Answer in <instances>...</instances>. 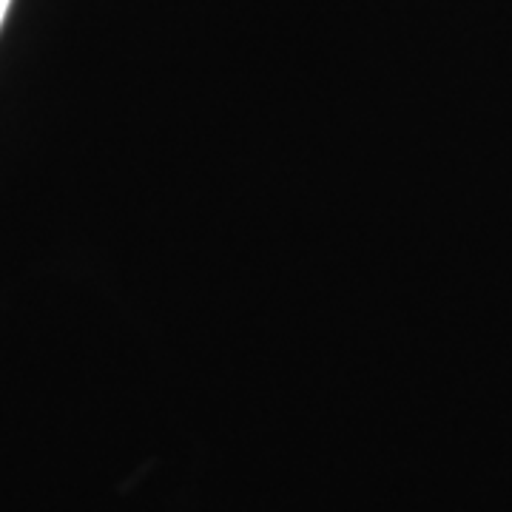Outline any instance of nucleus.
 I'll list each match as a JSON object with an SVG mask.
<instances>
[{"label":"nucleus","mask_w":512,"mask_h":512,"mask_svg":"<svg viewBox=\"0 0 512 512\" xmlns=\"http://www.w3.org/2000/svg\"><path fill=\"white\" fill-rule=\"evenodd\" d=\"M9 6H12V0H0V26H3V20H6V12H9Z\"/></svg>","instance_id":"1"}]
</instances>
